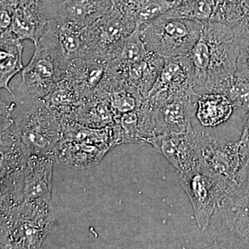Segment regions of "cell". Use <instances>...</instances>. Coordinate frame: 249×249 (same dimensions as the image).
I'll return each mask as SVG.
<instances>
[{
    "label": "cell",
    "instance_id": "obj_9",
    "mask_svg": "<svg viewBox=\"0 0 249 249\" xmlns=\"http://www.w3.org/2000/svg\"><path fill=\"white\" fill-rule=\"evenodd\" d=\"M199 96L196 91V74L188 55L165 58L164 65L145 99L152 106H158L178 96Z\"/></svg>",
    "mask_w": 249,
    "mask_h": 249
},
{
    "label": "cell",
    "instance_id": "obj_29",
    "mask_svg": "<svg viewBox=\"0 0 249 249\" xmlns=\"http://www.w3.org/2000/svg\"><path fill=\"white\" fill-rule=\"evenodd\" d=\"M1 12V18H0V29L1 32L10 30L11 24H12V14L6 9L1 8L0 9Z\"/></svg>",
    "mask_w": 249,
    "mask_h": 249
},
{
    "label": "cell",
    "instance_id": "obj_2",
    "mask_svg": "<svg viewBox=\"0 0 249 249\" xmlns=\"http://www.w3.org/2000/svg\"><path fill=\"white\" fill-rule=\"evenodd\" d=\"M16 103L13 124L7 131L24 144L31 155L53 160L62 139L58 118L43 99Z\"/></svg>",
    "mask_w": 249,
    "mask_h": 249
},
{
    "label": "cell",
    "instance_id": "obj_19",
    "mask_svg": "<svg viewBox=\"0 0 249 249\" xmlns=\"http://www.w3.org/2000/svg\"><path fill=\"white\" fill-rule=\"evenodd\" d=\"M75 120L91 128H103L114 123V114L106 98L92 95L83 98L75 112Z\"/></svg>",
    "mask_w": 249,
    "mask_h": 249
},
{
    "label": "cell",
    "instance_id": "obj_22",
    "mask_svg": "<svg viewBox=\"0 0 249 249\" xmlns=\"http://www.w3.org/2000/svg\"><path fill=\"white\" fill-rule=\"evenodd\" d=\"M103 97L107 100L114 117L138 110L145 98L137 88L124 83L103 95Z\"/></svg>",
    "mask_w": 249,
    "mask_h": 249
},
{
    "label": "cell",
    "instance_id": "obj_11",
    "mask_svg": "<svg viewBox=\"0 0 249 249\" xmlns=\"http://www.w3.org/2000/svg\"><path fill=\"white\" fill-rule=\"evenodd\" d=\"M66 77L83 98L105 92L121 82L106 59L85 55L73 60Z\"/></svg>",
    "mask_w": 249,
    "mask_h": 249
},
{
    "label": "cell",
    "instance_id": "obj_8",
    "mask_svg": "<svg viewBox=\"0 0 249 249\" xmlns=\"http://www.w3.org/2000/svg\"><path fill=\"white\" fill-rule=\"evenodd\" d=\"M136 29L137 26L119 8L113 6L107 14L83 29L85 55L109 61L121 42Z\"/></svg>",
    "mask_w": 249,
    "mask_h": 249
},
{
    "label": "cell",
    "instance_id": "obj_1",
    "mask_svg": "<svg viewBox=\"0 0 249 249\" xmlns=\"http://www.w3.org/2000/svg\"><path fill=\"white\" fill-rule=\"evenodd\" d=\"M55 222L52 196L1 211V249H40Z\"/></svg>",
    "mask_w": 249,
    "mask_h": 249
},
{
    "label": "cell",
    "instance_id": "obj_28",
    "mask_svg": "<svg viewBox=\"0 0 249 249\" xmlns=\"http://www.w3.org/2000/svg\"><path fill=\"white\" fill-rule=\"evenodd\" d=\"M241 144V153L243 158L244 163L246 160H249V109L246 115L243 131L240 139Z\"/></svg>",
    "mask_w": 249,
    "mask_h": 249
},
{
    "label": "cell",
    "instance_id": "obj_27",
    "mask_svg": "<svg viewBox=\"0 0 249 249\" xmlns=\"http://www.w3.org/2000/svg\"><path fill=\"white\" fill-rule=\"evenodd\" d=\"M16 103H10L3 102L0 103V134L4 133L11 127L13 124V111L16 107Z\"/></svg>",
    "mask_w": 249,
    "mask_h": 249
},
{
    "label": "cell",
    "instance_id": "obj_23",
    "mask_svg": "<svg viewBox=\"0 0 249 249\" xmlns=\"http://www.w3.org/2000/svg\"><path fill=\"white\" fill-rule=\"evenodd\" d=\"M173 6L165 13L168 17L208 22L213 15L214 0H173Z\"/></svg>",
    "mask_w": 249,
    "mask_h": 249
},
{
    "label": "cell",
    "instance_id": "obj_12",
    "mask_svg": "<svg viewBox=\"0 0 249 249\" xmlns=\"http://www.w3.org/2000/svg\"><path fill=\"white\" fill-rule=\"evenodd\" d=\"M201 161L222 178L234 182L244 164L240 140H222L201 132Z\"/></svg>",
    "mask_w": 249,
    "mask_h": 249
},
{
    "label": "cell",
    "instance_id": "obj_18",
    "mask_svg": "<svg viewBox=\"0 0 249 249\" xmlns=\"http://www.w3.org/2000/svg\"><path fill=\"white\" fill-rule=\"evenodd\" d=\"M234 109L233 105L224 95L203 93L196 100V118L203 127H214L229 120Z\"/></svg>",
    "mask_w": 249,
    "mask_h": 249
},
{
    "label": "cell",
    "instance_id": "obj_24",
    "mask_svg": "<svg viewBox=\"0 0 249 249\" xmlns=\"http://www.w3.org/2000/svg\"><path fill=\"white\" fill-rule=\"evenodd\" d=\"M211 93L227 96L235 108L249 109V80L237 72L219 82Z\"/></svg>",
    "mask_w": 249,
    "mask_h": 249
},
{
    "label": "cell",
    "instance_id": "obj_10",
    "mask_svg": "<svg viewBox=\"0 0 249 249\" xmlns=\"http://www.w3.org/2000/svg\"><path fill=\"white\" fill-rule=\"evenodd\" d=\"M201 132L196 127L185 133L157 136L145 139L169 162L177 173L193 169L201 162Z\"/></svg>",
    "mask_w": 249,
    "mask_h": 249
},
{
    "label": "cell",
    "instance_id": "obj_30",
    "mask_svg": "<svg viewBox=\"0 0 249 249\" xmlns=\"http://www.w3.org/2000/svg\"><path fill=\"white\" fill-rule=\"evenodd\" d=\"M64 0H40L42 11L45 18L49 20V15L52 10Z\"/></svg>",
    "mask_w": 249,
    "mask_h": 249
},
{
    "label": "cell",
    "instance_id": "obj_3",
    "mask_svg": "<svg viewBox=\"0 0 249 249\" xmlns=\"http://www.w3.org/2000/svg\"><path fill=\"white\" fill-rule=\"evenodd\" d=\"M204 22L160 16L141 28V36L149 52L163 58L188 55L200 37Z\"/></svg>",
    "mask_w": 249,
    "mask_h": 249
},
{
    "label": "cell",
    "instance_id": "obj_17",
    "mask_svg": "<svg viewBox=\"0 0 249 249\" xmlns=\"http://www.w3.org/2000/svg\"><path fill=\"white\" fill-rule=\"evenodd\" d=\"M22 41L14 35L12 31L1 32L0 37V88L9 91L13 96L9 83L19 72L22 71Z\"/></svg>",
    "mask_w": 249,
    "mask_h": 249
},
{
    "label": "cell",
    "instance_id": "obj_26",
    "mask_svg": "<svg viewBox=\"0 0 249 249\" xmlns=\"http://www.w3.org/2000/svg\"><path fill=\"white\" fill-rule=\"evenodd\" d=\"M236 72L249 80V37L242 40Z\"/></svg>",
    "mask_w": 249,
    "mask_h": 249
},
{
    "label": "cell",
    "instance_id": "obj_14",
    "mask_svg": "<svg viewBox=\"0 0 249 249\" xmlns=\"http://www.w3.org/2000/svg\"><path fill=\"white\" fill-rule=\"evenodd\" d=\"M113 147L110 142L103 139H62L53 160L72 168H90L98 164Z\"/></svg>",
    "mask_w": 249,
    "mask_h": 249
},
{
    "label": "cell",
    "instance_id": "obj_16",
    "mask_svg": "<svg viewBox=\"0 0 249 249\" xmlns=\"http://www.w3.org/2000/svg\"><path fill=\"white\" fill-rule=\"evenodd\" d=\"M108 62L111 70L121 81L137 88L145 97L158 78L165 58L148 52L145 58L139 61L131 63Z\"/></svg>",
    "mask_w": 249,
    "mask_h": 249
},
{
    "label": "cell",
    "instance_id": "obj_20",
    "mask_svg": "<svg viewBox=\"0 0 249 249\" xmlns=\"http://www.w3.org/2000/svg\"><path fill=\"white\" fill-rule=\"evenodd\" d=\"M83 99V96L65 76L59 82L55 89L43 98V101L59 120H75V112Z\"/></svg>",
    "mask_w": 249,
    "mask_h": 249
},
{
    "label": "cell",
    "instance_id": "obj_4",
    "mask_svg": "<svg viewBox=\"0 0 249 249\" xmlns=\"http://www.w3.org/2000/svg\"><path fill=\"white\" fill-rule=\"evenodd\" d=\"M54 162L49 157L31 155L19 170L1 178V211L52 196Z\"/></svg>",
    "mask_w": 249,
    "mask_h": 249
},
{
    "label": "cell",
    "instance_id": "obj_25",
    "mask_svg": "<svg viewBox=\"0 0 249 249\" xmlns=\"http://www.w3.org/2000/svg\"><path fill=\"white\" fill-rule=\"evenodd\" d=\"M141 36V27H137L116 49L109 61L131 63L142 60L148 53Z\"/></svg>",
    "mask_w": 249,
    "mask_h": 249
},
{
    "label": "cell",
    "instance_id": "obj_7",
    "mask_svg": "<svg viewBox=\"0 0 249 249\" xmlns=\"http://www.w3.org/2000/svg\"><path fill=\"white\" fill-rule=\"evenodd\" d=\"M65 76L66 71L48 49L37 43L30 62L22 70L20 82L13 88V98L16 102L43 99Z\"/></svg>",
    "mask_w": 249,
    "mask_h": 249
},
{
    "label": "cell",
    "instance_id": "obj_31",
    "mask_svg": "<svg viewBox=\"0 0 249 249\" xmlns=\"http://www.w3.org/2000/svg\"><path fill=\"white\" fill-rule=\"evenodd\" d=\"M127 1V0H111L113 6L119 8V9H121L124 7V4H125Z\"/></svg>",
    "mask_w": 249,
    "mask_h": 249
},
{
    "label": "cell",
    "instance_id": "obj_15",
    "mask_svg": "<svg viewBox=\"0 0 249 249\" xmlns=\"http://www.w3.org/2000/svg\"><path fill=\"white\" fill-rule=\"evenodd\" d=\"M111 0H64L49 15V20L80 29L89 27L112 8Z\"/></svg>",
    "mask_w": 249,
    "mask_h": 249
},
{
    "label": "cell",
    "instance_id": "obj_5",
    "mask_svg": "<svg viewBox=\"0 0 249 249\" xmlns=\"http://www.w3.org/2000/svg\"><path fill=\"white\" fill-rule=\"evenodd\" d=\"M177 175L191 201L198 227L207 230L232 181L213 173L201 161L193 169Z\"/></svg>",
    "mask_w": 249,
    "mask_h": 249
},
{
    "label": "cell",
    "instance_id": "obj_6",
    "mask_svg": "<svg viewBox=\"0 0 249 249\" xmlns=\"http://www.w3.org/2000/svg\"><path fill=\"white\" fill-rule=\"evenodd\" d=\"M201 36L209 48V67L203 94L212 92L219 82L235 73L243 37L230 26L213 21L204 22Z\"/></svg>",
    "mask_w": 249,
    "mask_h": 249
},
{
    "label": "cell",
    "instance_id": "obj_21",
    "mask_svg": "<svg viewBox=\"0 0 249 249\" xmlns=\"http://www.w3.org/2000/svg\"><path fill=\"white\" fill-rule=\"evenodd\" d=\"M173 6V0H127L120 10L137 27L142 28L168 12Z\"/></svg>",
    "mask_w": 249,
    "mask_h": 249
},
{
    "label": "cell",
    "instance_id": "obj_13",
    "mask_svg": "<svg viewBox=\"0 0 249 249\" xmlns=\"http://www.w3.org/2000/svg\"><path fill=\"white\" fill-rule=\"evenodd\" d=\"M1 7L12 14L11 30L19 40L37 43L48 25L40 0H1Z\"/></svg>",
    "mask_w": 249,
    "mask_h": 249
},
{
    "label": "cell",
    "instance_id": "obj_32",
    "mask_svg": "<svg viewBox=\"0 0 249 249\" xmlns=\"http://www.w3.org/2000/svg\"><path fill=\"white\" fill-rule=\"evenodd\" d=\"M245 167L246 168H247V170H248V172L249 173V160H247V161H246Z\"/></svg>",
    "mask_w": 249,
    "mask_h": 249
}]
</instances>
